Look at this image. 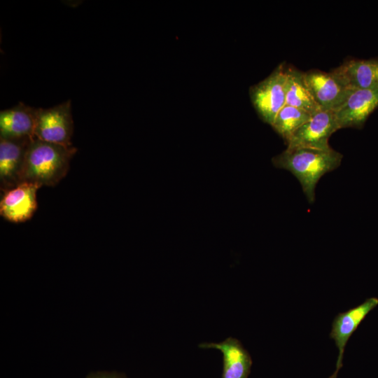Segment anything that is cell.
I'll return each instance as SVG.
<instances>
[{"mask_svg": "<svg viewBox=\"0 0 378 378\" xmlns=\"http://www.w3.org/2000/svg\"><path fill=\"white\" fill-rule=\"evenodd\" d=\"M86 378H127L125 375L117 372L101 371L90 374Z\"/></svg>", "mask_w": 378, "mask_h": 378, "instance_id": "2e32d148", "label": "cell"}, {"mask_svg": "<svg viewBox=\"0 0 378 378\" xmlns=\"http://www.w3.org/2000/svg\"><path fill=\"white\" fill-rule=\"evenodd\" d=\"M312 115L303 109L286 104L277 113L271 126L286 143L293 134L308 121Z\"/></svg>", "mask_w": 378, "mask_h": 378, "instance_id": "9a60e30c", "label": "cell"}, {"mask_svg": "<svg viewBox=\"0 0 378 378\" xmlns=\"http://www.w3.org/2000/svg\"><path fill=\"white\" fill-rule=\"evenodd\" d=\"M203 349L219 350L223 357L221 378H248L252 366V359L241 342L230 337L219 343H202Z\"/></svg>", "mask_w": 378, "mask_h": 378, "instance_id": "8fae6325", "label": "cell"}, {"mask_svg": "<svg viewBox=\"0 0 378 378\" xmlns=\"http://www.w3.org/2000/svg\"><path fill=\"white\" fill-rule=\"evenodd\" d=\"M287 69L279 64L266 78L251 87L252 104L262 121L272 125L286 105Z\"/></svg>", "mask_w": 378, "mask_h": 378, "instance_id": "3957f363", "label": "cell"}, {"mask_svg": "<svg viewBox=\"0 0 378 378\" xmlns=\"http://www.w3.org/2000/svg\"><path fill=\"white\" fill-rule=\"evenodd\" d=\"M38 185L22 182L3 192L0 201V214L12 223H22L30 219L37 209Z\"/></svg>", "mask_w": 378, "mask_h": 378, "instance_id": "9c48e42d", "label": "cell"}, {"mask_svg": "<svg viewBox=\"0 0 378 378\" xmlns=\"http://www.w3.org/2000/svg\"><path fill=\"white\" fill-rule=\"evenodd\" d=\"M378 305V298L372 297L360 304L346 312L339 313L334 318L330 337L335 342L339 354L336 369L330 378H337L339 370L342 368L343 356L346 344L366 316Z\"/></svg>", "mask_w": 378, "mask_h": 378, "instance_id": "52a82bcc", "label": "cell"}, {"mask_svg": "<svg viewBox=\"0 0 378 378\" xmlns=\"http://www.w3.org/2000/svg\"><path fill=\"white\" fill-rule=\"evenodd\" d=\"M342 160V155L332 148L287 147L272 158V163L291 172L299 181L308 202L313 203L317 183L324 174L337 168Z\"/></svg>", "mask_w": 378, "mask_h": 378, "instance_id": "6da1fadb", "label": "cell"}, {"mask_svg": "<svg viewBox=\"0 0 378 378\" xmlns=\"http://www.w3.org/2000/svg\"><path fill=\"white\" fill-rule=\"evenodd\" d=\"M71 100L48 108H37L34 136L40 140L71 146L74 132Z\"/></svg>", "mask_w": 378, "mask_h": 378, "instance_id": "277c9868", "label": "cell"}, {"mask_svg": "<svg viewBox=\"0 0 378 378\" xmlns=\"http://www.w3.org/2000/svg\"><path fill=\"white\" fill-rule=\"evenodd\" d=\"M351 90L378 89V60H345L333 69Z\"/></svg>", "mask_w": 378, "mask_h": 378, "instance_id": "4fadbf2b", "label": "cell"}, {"mask_svg": "<svg viewBox=\"0 0 378 378\" xmlns=\"http://www.w3.org/2000/svg\"><path fill=\"white\" fill-rule=\"evenodd\" d=\"M33 138L0 137V188L1 192L21 183L26 154Z\"/></svg>", "mask_w": 378, "mask_h": 378, "instance_id": "ba28073f", "label": "cell"}, {"mask_svg": "<svg viewBox=\"0 0 378 378\" xmlns=\"http://www.w3.org/2000/svg\"><path fill=\"white\" fill-rule=\"evenodd\" d=\"M286 104L303 109L311 114L320 111L303 77V72L293 68L286 71Z\"/></svg>", "mask_w": 378, "mask_h": 378, "instance_id": "5bb4252c", "label": "cell"}, {"mask_svg": "<svg viewBox=\"0 0 378 378\" xmlns=\"http://www.w3.org/2000/svg\"><path fill=\"white\" fill-rule=\"evenodd\" d=\"M339 129L333 111L320 110L293 134L287 147L330 149L328 139Z\"/></svg>", "mask_w": 378, "mask_h": 378, "instance_id": "8992f818", "label": "cell"}, {"mask_svg": "<svg viewBox=\"0 0 378 378\" xmlns=\"http://www.w3.org/2000/svg\"><path fill=\"white\" fill-rule=\"evenodd\" d=\"M37 108L20 102L0 112V137L34 138Z\"/></svg>", "mask_w": 378, "mask_h": 378, "instance_id": "7c38bea8", "label": "cell"}, {"mask_svg": "<svg viewBox=\"0 0 378 378\" xmlns=\"http://www.w3.org/2000/svg\"><path fill=\"white\" fill-rule=\"evenodd\" d=\"M377 106L378 89L354 90L333 113L340 129L361 127Z\"/></svg>", "mask_w": 378, "mask_h": 378, "instance_id": "30bf717a", "label": "cell"}, {"mask_svg": "<svg viewBox=\"0 0 378 378\" xmlns=\"http://www.w3.org/2000/svg\"><path fill=\"white\" fill-rule=\"evenodd\" d=\"M305 83L321 110L335 111L352 90L334 71L310 70L303 72Z\"/></svg>", "mask_w": 378, "mask_h": 378, "instance_id": "5b68a950", "label": "cell"}, {"mask_svg": "<svg viewBox=\"0 0 378 378\" xmlns=\"http://www.w3.org/2000/svg\"><path fill=\"white\" fill-rule=\"evenodd\" d=\"M77 148L73 146L44 141L33 138L28 146L22 182L41 186H55L64 178L69 169L70 161Z\"/></svg>", "mask_w": 378, "mask_h": 378, "instance_id": "7a4b0ae2", "label": "cell"}]
</instances>
